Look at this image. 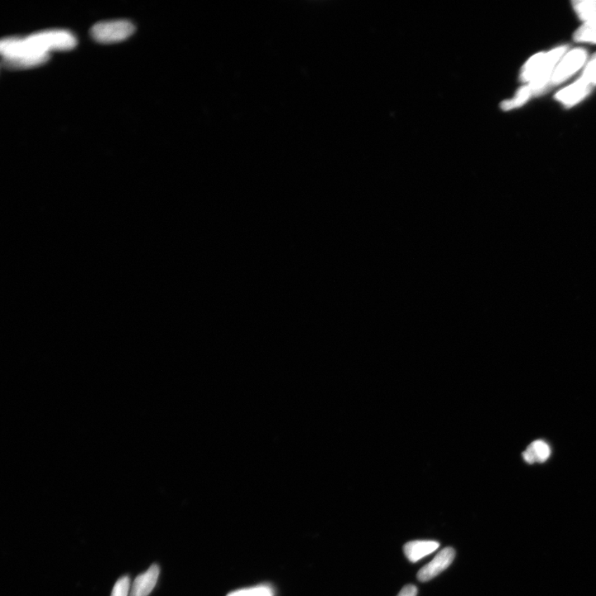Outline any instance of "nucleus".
<instances>
[{
  "instance_id": "obj_1",
  "label": "nucleus",
  "mask_w": 596,
  "mask_h": 596,
  "mask_svg": "<svg viewBox=\"0 0 596 596\" xmlns=\"http://www.w3.org/2000/svg\"><path fill=\"white\" fill-rule=\"evenodd\" d=\"M76 37L68 30H51L25 37H9L0 42L3 58L50 55L53 51H68L77 46Z\"/></svg>"
},
{
  "instance_id": "obj_2",
  "label": "nucleus",
  "mask_w": 596,
  "mask_h": 596,
  "mask_svg": "<svg viewBox=\"0 0 596 596\" xmlns=\"http://www.w3.org/2000/svg\"><path fill=\"white\" fill-rule=\"evenodd\" d=\"M566 51V46H561L547 53H538L524 65L521 70L520 80L524 82H528L533 95L543 92L545 88L550 86L552 73Z\"/></svg>"
},
{
  "instance_id": "obj_3",
  "label": "nucleus",
  "mask_w": 596,
  "mask_h": 596,
  "mask_svg": "<svg viewBox=\"0 0 596 596\" xmlns=\"http://www.w3.org/2000/svg\"><path fill=\"white\" fill-rule=\"evenodd\" d=\"M135 27L128 20H111L96 23L91 30L94 39L101 44H115L128 39Z\"/></svg>"
},
{
  "instance_id": "obj_4",
  "label": "nucleus",
  "mask_w": 596,
  "mask_h": 596,
  "mask_svg": "<svg viewBox=\"0 0 596 596\" xmlns=\"http://www.w3.org/2000/svg\"><path fill=\"white\" fill-rule=\"evenodd\" d=\"M588 53L583 49H576L563 56L557 65L550 81V86H557L566 81L584 65Z\"/></svg>"
},
{
  "instance_id": "obj_5",
  "label": "nucleus",
  "mask_w": 596,
  "mask_h": 596,
  "mask_svg": "<svg viewBox=\"0 0 596 596\" xmlns=\"http://www.w3.org/2000/svg\"><path fill=\"white\" fill-rule=\"evenodd\" d=\"M455 557H456V551L454 548L450 547L444 548L434 557L433 561L422 567L417 575V579L421 583H426V581L435 578L436 576L442 573L452 565Z\"/></svg>"
},
{
  "instance_id": "obj_6",
  "label": "nucleus",
  "mask_w": 596,
  "mask_h": 596,
  "mask_svg": "<svg viewBox=\"0 0 596 596\" xmlns=\"http://www.w3.org/2000/svg\"><path fill=\"white\" fill-rule=\"evenodd\" d=\"M159 574L160 569L157 564L150 566L146 572L136 577L129 596H148L157 585Z\"/></svg>"
},
{
  "instance_id": "obj_7",
  "label": "nucleus",
  "mask_w": 596,
  "mask_h": 596,
  "mask_svg": "<svg viewBox=\"0 0 596 596\" xmlns=\"http://www.w3.org/2000/svg\"><path fill=\"white\" fill-rule=\"evenodd\" d=\"M592 87L580 78L578 81L563 89L556 95L558 101L566 106H572L584 99L591 91Z\"/></svg>"
},
{
  "instance_id": "obj_8",
  "label": "nucleus",
  "mask_w": 596,
  "mask_h": 596,
  "mask_svg": "<svg viewBox=\"0 0 596 596\" xmlns=\"http://www.w3.org/2000/svg\"><path fill=\"white\" fill-rule=\"evenodd\" d=\"M439 547L440 543L436 541H412L405 544L403 552L408 560L415 563L434 552Z\"/></svg>"
},
{
  "instance_id": "obj_9",
  "label": "nucleus",
  "mask_w": 596,
  "mask_h": 596,
  "mask_svg": "<svg viewBox=\"0 0 596 596\" xmlns=\"http://www.w3.org/2000/svg\"><path fill=\"white\" fill-rule=\"evenodd\" d=\"M551 450L543 440H535L523 453L524 461L528 464L543 463L550 457Z\"/></svg>"
},
{
  "instance_id": "obj_10",
  "label": "nucleus",
  "mask_w": 596,
  "mask_h": 596,
  "mask_svg": "<svg viewBox=\"0 0 596 596\" xmlns=\"http://www.w3.org/2000/svg\"><path fill=\"white\" fill-rule=\"evenodd\" d=\"M50 55L25 56L20 58H3L2 65L6 69L21 70L37 67L48 62Z\"/></svg>"
},
{
  "instance_id": "obj_11",
  "label": "nucleus",
  "mask_w": 596,
  "mask_h": 596,
  "mask_svg": "<svg viewBox=\"0 0 596 596\" xmlns=\"http://www.w3.org/2000/svg\"><path fill=\"white\" fill-rule=\"evenodd\" d=\"M533 95L532 89L528 84V86L519 89V91L516 94L515 97L512 100L505 101L502 103L501 108L504 110H513L514 108L523 106Z\"/></svg>"
},
{
  "instance_id": "obj_12",
  "label": "nucleus",
  "mask_w": 596,
  "mask_h": 596,
  "mask_svg": "<svg viewBox=\"0 0 596 596\" xmlns=\"http://www.w3.org/2000/svg\"><path fill=\"white\" fill-rule=\"evenodd\" d=\"M574 39L577 42L596 44V18L585 22L584 25L576 32Z\"/></svg>"
},
{
  "instance_id": "obj_13",
  "label": "nucleus",
  "mask_w": 596,
  "mask_h": 596,
  "mask_svg": "<svg viewBox=\"0 0 596 596\" xmlns=\"http://www.w3.org/2000/svg\"><path fill=\"white\" fill-rule=\"evenodd\" d=\"M572 4L581 20L588 22L596 18V1H574Z\"/></svg>"
},
{
  "instance_id": "obj_14",
  "label": "nucleus",
  "mask_w": 596,
  "mask_h": 596,
  "mask_svg": "<svg viewBox=\"0 0 596 596\" xmlns=\"http://www.w3.org/2000/svg\"><path fill=\"white\" fill-rule=\"evenodd\" d=\"M227 596H274V592L270 585H260L232 591Z\"/></svg>"
},
{
  "instance_id": "obj_15",
  "label": "nucleus",
  "mask_w": 596,
  "mask_h": 596,
  "mask_svg": "<svg viewBox=\"0 0 596 596\" xmlns=\"http://www.w3.org/2000/svg\"><path fill=\"white\" fill-rule=\"evenodd\" d=\"M130 590V578L125 576L116 581L110 596H129Z\"/></svg>"
},
{
  "instance_id": "obj_16",
  "label": "nucleus",
  "mask_w": 596,
  "mask_h": 596,
  "mask_svg": "<svg viewBox=\"0 0 596 596\" xmlns=\"http://www.w3.org/2000/svg\"><path fill=\"white\" fill-rule=\"evenodd\" d=\"M584 82L589 84L590 86L594 87L596 84V55L590 62L586 65L584 70L583 76L581 77Z\"/></svg>"
},
{
  "instance_id": "obj_17",
  "label": "nucleus",
  "mask_w": 596,
  "mask_h": 596,
  "mask_svg": "<svg viewBox=\"0 0 596 596\" xmlns=\"http://www.w3.org/2000/svg\"><path fill=\"white\" fill-rule=\"evenodd\" d=\"M417 589L414 585H407L397 596H417Z\"/></svg>"
}]
</instances>
